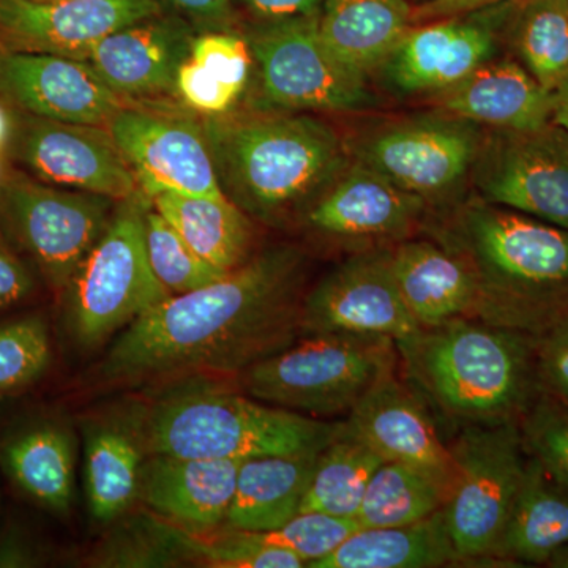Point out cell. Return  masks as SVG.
Returning a JSON list of instances; mask_svg holds the SVG:
<instances>
[{
  "label": "cell",
  "mask_w": 568,
  "mask_h": 568,
  "mask_svg": "<svg viewBox=\"0 0 568 568\" xmlns=\"http://www.w3.org/2000/svg\"><path fill=\"white\" fill-rule=\"evenodd\" d=\"M36 287L31 268L0 233V310L20 304Z\"/></svg>",
  "instance_id": "obj_45"
},
{
  "label": "cell",
  "mask_w": 568,
  "mask_h": 568,
  "mask_svg": "<svg viewBox=\"0 0 568 568\" xmlns=\"http://www.w3.org/2000/svg\"><path fill=\"white\" fill-rule=\"evenodd\" d=\"M392 274L407 312L420 327L477 317L478 284L463 257L435 239L390 245Z\"/></svg>",
  "instance_id": "obj_25"
},
{
  "label": "cell",
  "mask_w": 568,
  "mask_h": 568,
  "mask_svg": "<svg viewBox=\"0 0 568 568\" xmlns=\"http://www.w3.org/2000/svg\"><path fill=\"white\" fill-rule=\"evenodd\" d=\"M118 203L11 173L0 178V233L31 257L54 293L63 294Z\"/></svg>",
  "instance_id": "obj_11"
},
{
  "label": "cell",
  "mask_w": 568,
  "mask_h": 568,
  "mask_svg": "<svg viewBox=\"0 0 568 568\" xmlns=\"http://www.w3.org/2000/svg\"><path fill=\"white\" fill-rule=\"evenodd\" d=\"M244 459H201L145 455L138 500L156 517L192 532L226 521Z\"/></svg>",
  "instance_id": "obj_22"
},
{
  "label": "cell",
  "mask_w": 568,
  "mask_h": 568,
  "mask_svg": "<svg viewBox=\"0 0 568 568\" xmlns=\"http://www.w3.org/2000/svg\"><path fill=\"white\" fill-rule=\"evenodd\" d=\"M170 526L189 562L222 568L305 567L304 560L294 552L265 544L254 532L231 528L219 532H192L173 523Z\"/></svg>",
  "instance_id": "obj_35"
},
{
  "label": "cell",
  "mask_w": 568,
  "mask_h": 568,
  "mask_svg": "<svg viewBox=\"0 0 568 568\" xmlns=\"http://www.w3.org/2000/svg\"><path fill=\"white\" fill-rule=\"evenodd\" d=\"M144 458V447L126 409L115 417L85 422V493L97 521H115L136 503Z\"/></svg>",
  "instance_id": "obj_29"
},
{
  "label": "cell",
  "mask_w": 568,
  "mask_h": 568,
  "mask_svg": "<svg viewBox=\"0 0 568 568\" xmlns=\"http://www.w3.org/2000/svg\"><path fill=\"white\" fill-rule=\"evenodd\" d=\"M47 321L24 316L0 324V392L17 390L39 381L51 364Z\"/></svg>",
  "instance_id": "obj_38"
},
{
  "label": "cell",
  "mask_w": 568,
  "mask_h": 568,
  "mask_svg": "<svg viewBox=\"0 0 568 568\" xmlns=\"http://www.w3.org/2000/svg\"><path fill=\"white\" fill-rule=\"evenodd\" d=\"M429 213L422 197L351 160L301 220L313 233L354 253L414 237L424 231Z\"/></svg>",
  "instance_id": "obj_17"
},
{
  "label": "cell",
  "mask_w": 568,
  "mask_h": 568,
  "mask_svg": "<svg viewBox=\"0 0 568 568\" xmlns=\"http://www.w3.org/2000/svg\"><path fill=\"white\" fill-rule=\"evenodd\" d=\"M499 2H507V0H424L414 6L413 22L414 26L422 24V22L454 17V14L466 13V11Z\"/></svg>",
  "instance_id": "obj_47"
},
{
  "label": "cell",
  "mask_w": 568,
  "mask_h": 568,
  "mask_svg": "<svg viewBox=\"0 0 568 568\" xmlns=\"http://www.w3.org/2000/svg\"><path fill=\"white\" fill-rule=\"evenodd\" d=\"M345 424L384 462L417 467L450 493L455 462L420 395L396 372L381 379L347 414Z\"/></svg>",
  "instance_id": "obj_20"
},
{
  "label": "cell",
  "mask_w": 568,
  "mask_h": 568,
  "mask_svg": "<svg viewBox=\"0 0 568 568\" xmlns=\"http://www.w3.org/2000/svg\"><path fill=\"white\" fill-rule=\"evenodd\" d=\"M0 103L51 121L104 126L132 103L88 62L0 48Z\"/></svg>",
  "instance_id": "obj_18"
},
{
  "label": "cell",
  "mask_w": 568,
  "mask_h": 568,
  "mask_svg": "<svg viewBox=\"0 0 568 568\" xmlns=\"http://www.w3.org/2000/svg\"><path fill=\"white\" fill-rule=\"evenodd\" d=\"M418 328L396 287L390 246L351 253L302 302V335L387 336L398 343Z\"/></svg>",
  "instance_id": "obj_15"
},
{
  "label": "cell",
  "mask_w": 568,
  "mask_h": 568,
  "mask_svg": "<svg viewBox=\"0 0 568 568\" xmlns=\"http://www.w3.org/2000/svg\"><path fill=\"white\" fill-rule=\"evenodd\" d=\"M433 110L485 130L538 129L551 122V91L510 54L478 67L466 80L428 100Z\"/></svg>",
  "instance_id": "obj_23"
},
{
  "label": "cell",
  "mask_w": 568,
  "mask_h": 568,
  "mask_svg": "<svg viewBox=\"0 0 568 568\" xmlns=\"http://www.w3.org/2000/svg\"><path fill=\"white\" fill-rule=\"evenodd\" d=\"M164 10L178 14L196 29L205 31H234L237 22L234 0H159Z\"/></svg>",
  "instance_id": "obj_44"
},
{
  "label": "cell",
  "mask_w": 568,
  "mask_h": 568,
  "mask_svg": "<svg viewBox=\"0 0 568 568\" xmlns=\"http://www.w3.org/2000/svg\"><path fill=\"white\" fill-rule=\"evenodd\" d=\"M144 193L119 201L110 224L63 291L67 325L78 346L103 345L170 297L145 250Z\"/></svg>",
  "instance_id": "obj_7"
},
{
  "label": "cell",
  "mask_w": 568,
  "mask_h": 568,
  "mask_svg": "<svg viewBox=\"0 0 568 568\" xmlns=\"http://www.w3.org/2000/svg\"><path fill=\"white\" fill-rule=\"evenodd\" d=\"M148 197L162 192L224 196L203 122L125 104L106 125Z\"/></svg>",
  "instance_id": "obj_16"
},
{
  "label": "cell",
  "mask_w": 568,
  "mask_h": 568,
  "mask_svg": "<svg viewBox=\"0 0 568 568\" xmlns=\"http://www.w3.org/2000/svg\"><path fill=\"white\" fill-rule=\"evenodd\" d=\"M224 196L250 219H302L349 166L346 138L313 112L204 115Z\"/></svg>",
  "instance_id": "obj_3"
},
{
  "label": "cell",
  "mask_w": 568,
  "mask_h": 568,
  "mask_svg": "<svg viewBox=\"0 0 568 568\" xmlns=\"http://www.w3.org/2000/svg\"><path fill=\"white\" fill-rule=\"evenodd\" d=\"M545 566L551 568H568V545L558 549V551L547 560Z\"/></svg>",
  "instance_id": "obj_51"
},
{
  "label": "cell",
  "mask_w": 568,
  "mask_h": 568,
  "mask_svg": "<svg viewBox=\"0 0 568 568\" xmlns=\"http://www.w3.org/2000/svg\"><path fill=\"white\" fill-rule=\"evenodd\" d=\"M305 265L298 246H272L207 286L170 295L112 342L100 384L166 386L242 373L280 353L302 335Z\"/></svg>",
  "instance_id": "obj_1"
},
{
  "label": "cell",
  "mask_w": 568,
  "mask_h": 568,
  "mask_svg": "<svg viewBox=\"0 0 568 568\" xmlns=\"http://www.w3.org/2000/svg\"><path fill=\"white\" fill-rule=\"evenodd\" d=\"M448 493L440 481L405 463H383L358 507L355 521L362 529L414 525L446 506Z\"/></svg>",
  "instance_id": "obj_33"
},
{
  "label": "cell",
  "mask_w": 568,
  "mask_h": 568,
  "mask_svg": "<svg viewBox=\"0 0 568 568\" xmlns=\"http://www.w3.org/2000/svg\"><path fill=\"white\" fill-rule=\"evenodd\" d=\"M163 10L159 0H0V48L85 62L108 36Z\"/></svg>",
  "instance_id": "obj_19"
},
{
  "label": "cell",
  "mask_w": 568,
  "mask_h": 568,
  "mask_svg": "<svg viewBox=\"0 0 568 568\" xmlns=\"http://www.w3.org/2000/svg\"><path fill=\"white\" fill-rule=\"evenodd\" d=\"M145 455L250 459L320 450L343 422L302 416L239 394L205 376L186 377L126 407Z\"/></svg>",
  "instance_id": "obj_5"
},
{
  "label": "cell",
  "mask_w": 568,
  "mask_h": 568,
  "mask_svg": "<svg viewBox=\"0 0 568 568\" xmlns=\"http://www.w3.org/2000/svg\"><path fill=\"white\" fill-rule=\"evenodd\" d=\"M321 450L244 459L224 526L267 532L301 514Z\"/></svg>",
  "instance_id": "obj_27"
},
{
  "label": "cell",
  "mask_w": 568,
  "mask_h": 568,
  "mask_svg": "<svg viewBox=\"0 0 568 568\" xmlns=\"http://www.w3.org/2000/svg\"><path fill=\"white\" fill-rule=\"evenodd\" d=\"M407 384L457 428L519 424L541 394L537 336L458 317L396 343Z\"/></svg>",
  "instance_id": "obj_4"
},
{
  "label": "cell",
  "mask_w": 568,
  "mask_h": 568,
  "mask_svg": "<svg viewBox=\"0 0 568 568\" xmlns=\"http://www.w3.org/2000/svg\"><path fill=\"white\" fill-rule=\"evenodd\" d=\"M518 0L413 26L373 78L399 99L429 100L478 67L508 54V26Z\"/></svg>",
  "instance_id": "obj_12"
},
{
  "label": "cell",
  "mask_w": 568,
  "mask_h": 568,
  "mask_svg": "<svg viewBox=\"0 0 568 568\" xmlns=\"http://www.w3.org/2000/svg\"><path fill=\"white\" fill-rule=\"evenodd\" d=\"M568 545V487L529 457L525 478L489 560L541 564Z\"/></svg>",
  "instance_id": "obj_28"
},
{
  "label": "cell",
  "mask_w": 568,
  "mask_h": 568,
  "mask_svg": "<svg viewBox=\"0 0 568 568\" xmlns=\"http://www.w3.org/2000/svg\"><path fill=\"white\" fill-rule=\"evenodd\" d=\"M9 141L14 160L41 182L115 201L141 193L132 168L104 126L14 111Z\"/></svg>",
  "instance_id": "obj_14"
},
{
  "label": "cell",
  "mask_w": 568,
  "mask_h": 568,
  "mask_svg": "<svg viewBox=\"0 0 568 568\" xmlns=\"http://www.w3.org/2000/svg\"><path fill=\"white\" fill-rule=\"evenodd\" d=\"M316 14L248 22L261 110L361 114L381 106L372 80L347 69L327 50Z\"/></svg>",
  "instance_id": "obj_9"
},
{
  "label": "cell",
  "mask_w": 568,
  "mask_h": 568,
  "mask_svg": "<svg viewBox=\"0 0 568 568\" xmlns=\"http://www.w3.org/2000/svg\"><path fill=\"white\" fill-rule=\"evenodd\" d=\"M537 368L541 390L568 406V315L537 336Z\"/></svg>",
  "instance_id": "obj_43"
},
{
  "label": "cell",
  "mask_w": 568,
  "mask_h": 568,
  "mask_svg": "<svg viewBox=\"0 0 568 568\" xmlns=\"http://www.w3.org/2000/svg\"><path fill=\"white\" fill-rule=\"evenodd\" d=\"M518 425L529 457L568 487V406L541 390Z\"/></svg>",
  "instance_id": "obj_39"
},
{
  "label": "cell",
  "mask_w": 568,
  "mask_h": 568,
  "mask_svg": "<svg viewBox=\"0 0 568 568\" xmlns=\"http://www.w3.org/2000/svg\"><path fill=\"white\" fill-rule=\"evenodd\" d=\"M362 529L355 518L334 517L320 511H301L282 528L254 532L265 544L294 552L305 567L331 555L355 530Z\"/></svg>",
  "instance_id": "obj_40"
},
{
  "label": "cell",
  "mask_w": 568,
  "mask_h": 568,
  "mask_svg": "<svg viewBox=\"0 0 568 568\" xmlns=\"http://www.w3.org/2000/svg\"><path fill=\"white\" fill-rule=\"evenodd\" d=\"M144 223L149 263L171 295L192 293L227 274L197 256L152 205L145 212Z\"/></svg>",
  "instance_id": "obj_36"
},
{
  "label": "cell",
  "mask_w": 568,
  "mask_h": 568,
  "mask_svg": "<svg viewBox=\"0 0 568 568\" xmlns=\"http://www.w3.org/2000/svg\"><path fill=\"white\" fill-rule=\"evenodd\" d=\"M11 129H13V119H11L10 111H7L6 106L0 103V151L9 142Z\"/></svg>",
  "instance_id": "obj_50"
},
{
  "label": "cell",
  "mask_w": 568,
  "mask_h": 568,
  "mask_svg": "<svg viewBox=\"0 0 568 568\" xmlns=\"http://www.w3.org/2000/svg\"><path fill=\"white\" fill-rule=\"evenodd\" d=\"M100 567H174L186 562L181 545L160 517L129 523L111 534L93 555Z\"/></svg>",
  "instance_id": "obj_37"
},
{
  "label": "cell",
  "mask_w": 568,
  "mask_h": 568,
  "mask_svg": "<svg viewBox=\"0 0 568 568\" xmlns=\"http://www.w3.org/2000/svg\"><path fill=\"white\" fill-rule=\"evenodd\" d=\"M196 29L163 10L119 29L89 54V65L123 99L175 92L179 70L192 54Z\"/></svg>",
  "instance_id": "obj_21"
},
{
  "label": "cell",
  "mask_w": 568,
  "mask_h": 568,
  "mask_svg": "<svg viewBox=\"0 0 568 568\" xmlns=\"http://www.w3.org/2000/svg\"><path fill=\"white\" fill-rule=\"evenodd\" d=\"M175 92L185 104L203 115L227 114L242 97V93L216 80L211 71L193 59L185 61L179 70Z\"/></svg>",
  "instance_id": "obj_42"
},
{
  "label": "cell",
  "mask_w": 568,
  "mask_h": 568,
  "mask_svg": "<svg viewBox=\"0 0 568 568\" xmlns=\"http://www.w3.org/2000/svg\"><path fill=\"white\" fill-rule=\"evenodd\" d=\"M413 10L407 0H325L317 31L343 65L372 80L413 28Z\"/></svg>",
  "instance_id": "obj_26"
},
{
  "label": "cell",
  "mask_w": 568,
  "mask_h": 568,
  "mask_svg": "<svg viewBox=\"0 0 568 568\" xmlns=\"http://www.w3.org/2000/svg\"><path fill=\"white\" fill-rule=\"evenodd\" d=\"M387 336L306 335L241 373L245 394L302 416H347L384 377L398 369Z\"/></svg>",
  "instance_id": "obj_6"
},
{
  "label": "cell",
  "mask_w": 568,
  "mask_h": 568,
  "mask_svg": "<svg viewBox=\"0 0 568 568\" xmlns=\"http://www.w3.org/2000/svg\"><path fill=\"white\" fill-rule=\"evenodd\" d=\"M470 193L568 231V133L552 122L518 132L485 130Z\"/></svg>",
  "instance_id": "obj_13"
},
{
  "label": "cell",
  "mask_w": 568,
  "mask_h": 568,
  "mask_svg": "<svg viewBox=\"0 0 568 568\" xmlns=\"http://www.w3.org/2000/svg\"><path fill=\"white\" fill-rule=\"evenodd\" d=\"M507 51L552 91L568 73V0H518Z\"/></svg>",
  "instance_id": "obj_34"
},
{
  "label": "cell",
  "mask_w": 568,
  "mask_h": 568,
  "mask_svg": "<svg viewBox=\"0 0 568 568\" xmlns=\"http://www.w3.org/2000/svg\"><path fill=\"white\" fill-rule=\"evenodd\" d=\"M455 480L443 508L459 562L489 560L514 507L529 454L518 424L465 426L448 444Z\"/></svg>",
  "instance_id": "obj_10"
},
{
  "label": "cell",
  "mask_w": 568,
  "mask_h": 568,
  "mask_svg": "<svg viewBox=\"0 0 568 568\" xmlns=\"http://www.w3.org/2000/svg\"><path fill=\"white\" fill-rule=\"evenodd\" d=\"M77 436L59 416L24 418L0 435V467L22 495L52 514H70Z\"/></svg>",
  "instance_id": "obj_24"
},
{
  "label": "cell",
  "mask_w": 568,
  "mask_h": 568,
  "mask_svg": "<svg viewBox=\"0 0 568 568\" xmlns=\"http://www.w3.org/2000/svg\"><path fill=\"white\" fill-rule=\"evenodd\" d=\"M443 510L424 521L355 530L310 568H435L458 564Z\"/></svg>",
  "instance_id": "obj_31"
},
{
  "label": "cell",
  "mask_w": 568,
  "mask_h": 568,
  "mask_svg": "<svg viewBox=\"0 0 568 568\" xmlns=\"http://www.w3.org/2000/svg\"><path fill=\"white\" fill-rule=\"evenodd\" d=\"M32 2L50 3V2H59V0H32Z\"/></svg>",
  "instance_id": "obj_52"
},
{
  "label": "cell",
  "mask_w": 568,
  "mask_h": 568,
  "mask_svg": "<svg viewBox=\"0 0 568 568\" xmlns=\"http://www.w3.org/2000/svg\"><path fill=\"white\" fill-rule=\"evenodd\" d=\"M149 201L193 252L219 271H234L253 256L252 220L226 196L162 192Z\"/></svg>",
  "instance_id": "obj_30"
},
{
  "label": "cell",
  "mask_w": 568,
  "mask_h": 568,
  "mask_svg": "<svg viewBox=\"0 0 568 568\" xmlns=\"http://www.w3.org/2000/svg\"><path fill=\"white\" fill-rule=\"evenodd\" d=\"M484 126L433 110L366 125L346 138L354 163L416 194L433 212L470 194Z\"/></svg>",
  "instance_id": "obj_8"
},
{
  "label": "cell",
  "mask_w": 568,
  "mask_h": 568,
  "mask_svg": "<svg viewBox=\"0 0 568 568\" xmlns=\"http://www.w3.org/2000/svg\"><path fill=\"white\" fill-rule=\"evenodd\" d=\"M39 564L37 549L31 541L14 530L0 536V567H33Z\"/></svg>",
  "instance_id": "obj_48"
},
{
  "label": "cell",
  "mask_w": 568,
  "mask_h": 568,
  "mask_svg": "<svg viewBox=\"0 0 568 568\" xmlns=\"http://www.w3.org/2000/svg\"><path fill=\"white\" fill-rule=\"evenodd\" d=\"M383 463V457L351 433L343 420L342 432L317 457L301 511L355 518L365 489Z\"/></svg>",
  "instance_id": "obj_32"
},
{
  "label": "cell",
  "mask_w": 568,
  "mask_h": 568,
  "mask_svg": "<svg viewBox=\"0 0 568 568\" xmlns=\"http://www.w3.org/2000/svg\"><path fill=\"white\" fill-rule=\"evenodd\" d=\"M190 59L211 71L216 80L244 95L254 69L252 51L244 33L197 32L193 39Z\"/></svg>",
  "instance_id": "obj_41"
},
{
  "label": "cell",
  "mask_w": 568,
  "mask_h": 568,
  "mask_svg": "<svg viewBox=\"0 0 568 568\" xmlns=\"http://www.w3.org/2000/svg\"><path fill=\"white\" fill-rule=\"evenodd\" d=\"M325 0H234L235 11L248 22L284 20L320 13Z\"/></svg>",
  "instance_id": "obj_46"
},
{
  "label": "cell",
  "mask_w": 568,
  "mask_h": 568,
  "mask_svg": "<svg viewBox=\"0 0 568 568\" xmlns=\"http://www.w3.org/2000/svg\"><path fill=\"white\" fill-rule=\"evenodd\" d=\"M424 231L473 268L477 317L540 335L568 315V231L467 194Z\"/></svg>",
  "instance_id": "obj_2"
},
{
  "label": "cell",
  "mask_w": 568,
  "mask_h": 568,
  "mask_svg": "<svg viewBox=\"0 0 568 568\" xmlns=\"http://www.w3.org/2000/svg\"><path fill=\"white\" fill-rule=\"evenodd\" d=\"M551 122L568 133V73L551 91Z\"/></svg>",
  "instance_id": "obj_49"
}]
</instances>
